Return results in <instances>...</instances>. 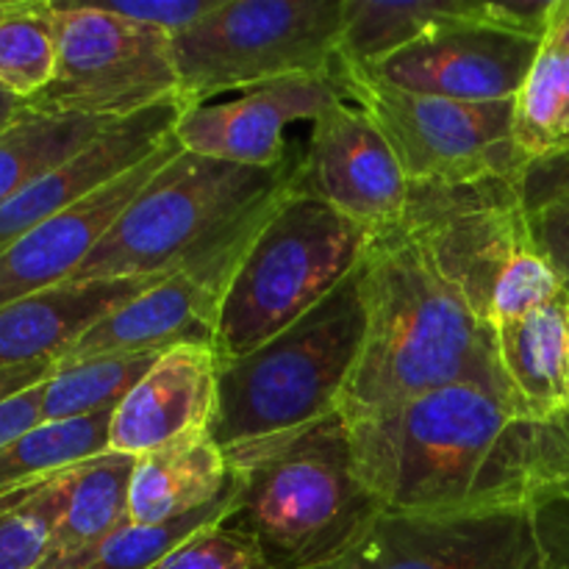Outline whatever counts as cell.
<instances>
[{"mask_svg": "<svg viewBox=\"0 0 569 569\" xmlns=\"http://www.w3.org/2000/svg\"><path fill=\"white\" fill-rule=\"evenodd\" d=\"M181 150L176 133L161 150H156L148 161L133 167L131 172L117 181L106 183L103 189L92 192L76 203L72 209L61 211L53 220L42 222L33 231L22 233L14 244L0 253V309L28 295L44 292V289L61 287L76 278L83 261L92 256L100 239L111 231L122 211L128 209L139 189Z\"/></svg>", "mask_w": 569, "mask_h": 569, "instance_id": "e0dca14e", "label": "cell"}, {"mask_svg": "<svg viewBox=\"0 0 569 569\" xmlns=\"http://www.w3.org/2000/svg\"><path fill=\"white\" fill-rule=\"evenodd\" d=\"M133 467V456L109 450L70 472L64 511L42 569H81L117 528L131 520Z\"/></svg>", "mask_w": 569, "mask_h": 569, "instance_id": "7402d4cb", "label": "cell"}, {"mask_svg": "<svg viewBox=\"0 0 569 569\" xmlns=\"http://www.w3.org/2000/svg\"><path fill=\"white\" fill-rule=\"evenodd\" d=\"M178 98L172 37L98 3H56V76L28 109L120 122Z\"/></svg>", "mask_w": 569, "mask_h": 569, "instance_id": "30bf717a", "label": "cell"}, {"mask_svg": "<svg viewBox=\"0 0 569 569\" xmlns=\"http://www.w3.org/2000/svg\"><path fill=\"white\" fill-rule=\"evenodd\" d=\"M337 94L342 89L333 76L287 78L250 89L237 100L183 109L172 133L187 153L270 170L289 159L283 131L292 122H315Z\"/></svg>", "mask_w": 569, "mask_h": 569, "instance_id": "9a60e30c", "label": "cell"}, {"mask_svg": "<svg viewBox=\"0 0 569 569\" xmlns=\"http://www.w3.org/2000/svg\"><path fill=\"white\" fill-rule=\"evenodd\" d=\"M400 228L492 331L567 292L533 242L522 178L411 187Z\"/></svg>", "mask_w": 569, "mask_h": 569, "instance_id": "8992f818", "label": "cell"}, {"mask_svg": "<svg viewBox=\"0 0 569 569\" xmlns=\"http://www.w3.org/2000/svg\"><path fill=\"white\" fill-rule=\"evenodd\" d=\"M228 487L226 453L211 433H198L137 459L128 517L131 522L178 520L220 500Z\"/></svg>", "mask_w": 569, "mask_h": 569, "instance_id": "44dd1931", "label": "cell"}, {"mask_svg": "<svg viewBox=\"0 0 569 569\" xmlns=\"http://www.w3.org/2000/svg\"><path fill=\"white\" fill-rule=\"evenodd\" d=\"M333 81L381 128L411 187H467L526 176L528 161L515 142V100L465 103L409 92L339 61Z\"/></svg>", "mask_w": 569, "mask_h": 569, "instance_id": "9c48e42d", "label": "cell"}, {"mask_svg": "<svg viewBox=\"0 0 569 569\" xmlns=\"http://www.w3.org/2000/svg\"><path fill=\"white\" fill-rule=\"evenodd\" d=\"M217 406V353L206 342L164 350L111 415L109 450L142 456L209 433Z\"/></svg>", "mask_w": 569, "mask_h": 569, "instance_id": "ac0fdd59", "label": "cell"}, {"mask_svg": "<svg viewBox=\"0 0 569 569\" xmlns=\"http://www.w3.org/2000/svg\"><path fill=\"white\" fill-rule=\"evenodd\" d=\"M361 300L365 342L337 409L348 426L456 383L517 406L495 331L431 270L403 228L376 233L367 244Z\"/></svg>", "mask_w": 569, "mask_h": 569, "instance_id": "7a4b0ae2", "label": "cell"}, {"mask_svg": "<svg viewBox=\"0 0 569 569\" xmlns=\"http://www.w3.org/2000/svg\"><path fill=\"white\" fill-rule=\"evenodd\" d=\"M526 206L531 214L533 242L569 295V183L528 200Z\"/></svg>", "mask_w": 569, "mask_h": 569, "instance_id": "1f68e13d", "label": "cell"}, {"mask_svg": "<svg viewBox=\"0 0 569 569\" xmlns=\"http://www.w3.org/2000/svg\"><path fill=\"white\" fill-rule=\"evenodd\" d=\"M159 356L161 353L109 356V359L56 367V372L44 383L42 420H70V417L117 409Z\"/></svg>", "mask_w": 569, "mask_h": 569, "instance_id": "83f0119b", "label": "cell"}, {"mask_svg": "<svg viewBox=\"0 0 569 569\" xmlns=\"http://www.w3.org/2000/svg\"><path fill=\"white\" fill-rule=\"evenodd\" d=\"M300 156L239 167L178 150L128 203L70 283L167 278L211 259L248 253L292 192Z\"/></svg>", "mask_w": 569, "mask_h": 569, "instance_id": "3957f363", "label": "cell"}, {"mask_svg": "<svg viewBox=\"0 0 569 569\" xmlns=\"http://www.w3.org/2000/svg\"><path fill=\"white\" fill-rule=\"evenodd\" d=\"M550 11H553V0H509V3H489L487 0V20L492 26L537 39V42H542L548 33Z\"/></svg>", "mask_w": 569, "mask_h": 569, "instance_id": "836d02e7", "label": "cell"}, {"mask_svg": "<svg viewBox=\"0 0 569 569\" xmlns=\"http://www.w3.org/2000/svg\"><path fill=\"white\" fill-rule=\"evenodd\" d=\"M295 189L376 237L403 226L411 183L381 128L345 94H337L311 122Z\"/></svg>", "mask_w": 569, "mask_h": 569, "instance_id": "7c38bea8", "label": "cell"}, {"mask_svg": "<svg viewBox=\"0 0 569 569\" xmlns=\"http://www.w3.org/2000/svg\"><path fill=\"white\" fill-rule=\"evenodd\" d=\"M181 111V100L170 98L128 120L111 122L72 159L33 178L14 198L0 206V253L14 244L22 233L53 220L61 211L72 209L83 198L103 189L106 183L117 181L133 167L148 161L156 150L170 142Z\"/></svg>", "mask_w": 569, "mask_h": 569, "instance_id": "2e32d148", "label": "cell"}, {"mask_svg": "<svg viewBox=\"0 0 569 569\" xmlns=\"http://www.w3.org/2000/svg\"><path fill=\"white\" fill-rule=\"evenodd\" d=\"M109 126L111 122L92 117L39 114L28 109V114L0 137V206L33 178L72 159Z\"/></svg>", "mask_w": 569, "mask_h": 569, "instance_id": "d4e9b609", "label": "cell"}, {"mask_svg": "<svg viewBox=\"0 0 569 569\" xmlns=\"http://www.w3.org/2000/svg\"><path fill=\"white\" fill-rule=\"evenodd\" d=\"M542 48L569 56V0H553V11H550L548 33L542 39Z\"/></svg>", "mask_w": 569, "mask_h": 569, "instance_id": "74e56055", "label": "cell"}, {"mask_svg": "<svg viewBox=\"0 0 569 569\" xmlns=\"http://www.w3.org/2000/svg\"><path fill=\"white\" fill-rule=\"evenodd\" d=\"M56 76V3L0 0V83L31 100Z\"/></svg>", "mask_w": 569, "mask_h": 569, "instance_id": "4316f807", "label": "cell"}, {"mask_svg": "<svg viewBox=\"0 0 569 569\" xmlns=\"http://www.w3.org/2000/svg\"><path fill=\"white\" fill-rule=\"evenodd\" d=\"M37 487H39V483H37ZM37 487H26V489H17V492L3 495V498H0V515H6V511L14 509L17 503H22V500H26L28 495H31Z\"/></svg>", "mask_w": 569, "mask_h": 569, "instance_id": "ab89813d", "label": "cell"}, {"mask_svg": "<svg viewBox=\"0 0 569 569\" xmlns=\"http://www.w3.org/2000/svg\"><path fill=\"white\" fill-rule=\"evenodd\" d=\"M26 114H28V100H22L20 94H14L9 87L0 83V137H3L9 128H14Z\"/></svg>", "mask_w": 569, "mask_h": 569, "instance_id": "f35d334b", "label": "cell"}, {"mask_svg": "<svg viewBox=\"0 0 569 569\" xmlns=\"http://www.w3.org/2000/svg\"><path fill=\"white\" fill-rule=\"evenodd\" d=\"M569 183V156L556 161H545V164H531L522 176V194L528 200L539 198V194L550 192L556 187H567Z\"/></svg>", "mask_w": 569, "mask_h": 569, "instance_id": "d590c367", "label": "cell"}, {"mask_svg": "<svg viewBox=\"0 0 569 569\" xmlns=\"http://www.w3.org/2000/svg\"><path fill=\"white\" fill-rule=\"evenodd\" d=\"M98 6L128 22L178 37V33L203 22L209 14H214L222 0H109V3Z\"/></svg>", "mask_w": 569, "mask_h": 569, "instance_id": "d6a6232c", "label": "cell"}, {"mask_svg": "<svg viewBox=\"0 0 569 569\" xmlns=\"http://www.w3.org/2000/svg\"><path fill=\"white\" fill-rule=\"evenodd\" d=\"M44 383L26 389V392L11 395L9 400L0 403V450L20 439L22 433L31 431L33 426L42 422V400H44Z\"/></svg>", "mask_w": 569, "mask_h": 569, "instance_id": "e575fe53", "label": "cell"}, {"mask_svg": "<svg viewBox=\"0 0 569 569\" xmlns=\"http://www.w3.org/2000/svg\"><path fill=\"white\" fill-rule=\"evenodd\" d=\"M56 372L53 361H39V365H26V367H9V370H0V403L9 400L11 395L26 392V389L37 387V383L48 381Z\"/></svg>", "mask_w": 569, "mask_h": 569, "instance_id": "8d00e7d4", "label": "cell"}, {"mask_svg": "<svg viewBox=\"0 0 569 569\" xmlns=\"http://www.w3.org/2000/svg\"><path fill=\"white\" fill-rule=\"evenodd\" d=\"M495 345L517 406L539 420H569V295L495 328Z\"/></svg>", "mask_w": 569, "mask_h": 569, "instance_id": "ffe728a7", "label": "cell"}, {"mask_svg": "<svg viewBox=\"0 0 569 569\" xmlns=\"http://www.w3.org/2000/svg\"><path fill=\"white\" fill-rule=\"evenodd\" d=\"M342 0H222L214 14L172 37L183 109L233 89L287 78H331Z\"/></svg>", "mask_w": 569, "mask_h": 569, "instance_id": "ba28073f", "label": "cell"}, {"mask_svg": "<svg viewBox=\"0 0 569 569\" xmlns=\"http://www.w3.org/2000/svg\"><path fill=\"white\" fill-rule=\"evenodd\" d=\"M361 264L317 309L242 359H217L211 439L231 450L272 442L337 415L365 342Z\"/></svg>", "mask_w": 569, "mask_h": 569, "instance_id": "5b68a950", "label": "cell"}, {"mask_svg": "<svg viewBox=\"0 0 569 569\" xmlns=\"http://www.w3.org/2000/svg\"><path fill=\"white\" fill-rule=\"evenodd\" d=\"M550 511H381L353 548L320 569H550L567 561L550 533Z\"/></svg>", "mask_w": 569, "mask_h": 569, "instance_id": "8fae6325", "label": "cell"}, {"mask_svg": "<svg viewBox=\"0 0 569 569\" xmlns=\"http://www.w3.org/2000/svg\"><path fill=\"white\" fill-rule=\"evenodd\" d=\"M111 411L42 420L0 450V495L37 487L109 453Z\"/></svg>", "mask_w": 569, "mask_h": 569, "instance_id": "cb8c5ba5", "label": "cell"}, {"mask_svg": "<svg viewBox=\"0 0 569 569\" xmlns=\"http://www.w3.org/2000/svg\"><path fill=\"white\" fill-rule=\"evenodd\" d=\"M539 50L542 42L537 39L503 31L487 20L459 22L361 70L409 92L500 103L517 98Z\"/></svg>", "mask_w": 569, "mask_h": 569, "instance_id": "4fadbf2b", "label": "cell"}, {"mask_svg": "<svg viewBox=\"0 0 569 569\" xmlns=\"http://www.w3.org/2000/svg\"><path fill=\"white\" fill-rule=\"evenodd\" d=\"M237 515V492L233 483L220 500L211 506L192 511L187 517L167 522H131L117 528L109 539L98 548V553L81 569H153L161 559L172 553L178 545L187 542L189 537L206 526L231 520Z\"/></svg>", "mask_w": 569, "mask_h": 569, "instance_id": "f1b7e54d", "label": "cell"}, {"mask_svg": "<svg viewBox=\"0 0 569 569\" xmlns=\"http://www.w3.org/2000/svg\"><path fill=\"white\" fill-rule=\"evenodd\" d=\"M244 253L220 256L206 264L172 272L94 322L56 367L109 356L164 353L176 345L214 342L222 295Z\"/></svg>", "mask_w": 569, "mask_h": 569, "instance_id": "5bb4252c", "label": "cell"}, {"mask_svg": "<svg viewBox=\"0 0 569 569\" xmlns=\"http://www.w3.org/2000/svg\"><path fill=\"white\" fill-rule=\"evenodd\" d=\"M237 492L231 522L250 533L278 569H320L381 515L353 470L342 415L272 442L226 453Z\"/></svg>", "mask_w": 569, "mask_h": 569, "instance_id": "277c9868", "label": "cell"}, {"mask_svg": "<svg viewBox=\"0 0 569 569\" xmlns=\"http://www.w3.org/2000/svg\"><path fill=\"white\" fill-rule=\"evenodd\" d=\"M153 569H278L253 537L237 522L200 528Z\"/></svg>", "mask_w": 569, "mask_h": 569, "instance_id": "4dcf8cb0", "label": "cell"}, {"mask_svg": "<svg viewBox=\"0 0 569 569\" xmlns=\"http://www.w3.org/2000/svg\"><path fill=\"white\" fill-rule=\"evenodd\" d=\"M481 20L487 0H342L337 61L376 67L442 28Z\"/></svg>", "mask_w": 569, "mask_h": 569, "instance_id": "603a6c76", "label": "cell"}, {"mask_svg": "<svg viewBox=\"0 0 569 569\" xmlns=\"http://www.w3.org/2000/svg\"><path fill=\"white\" fill-rule=\"evenodd\" d=\"M515 142L528 167L569 156V56L539 50L515 98Z\"/></svg>", "mask_w": 569, "mask_h": 569, "instance_id": "484cf974", "label": "cell"}, {"mask_svg": "<svg viewBox=\"0 0 569 569\" xmlns=\"http://www.w3.org/2000/svg\"><path fill=\"white\" fill-rule=\"evenodd\" d=\"M356 478L395 515L569 509V420H539L472 383L353 422Z\"/></svg>", "mask_w": 569, "mask_h": 569, "instance_id": "6da1fadb", "label": "cell"}, {"mask_svg": "<svg viewBox=\"0 0 569 569\" xmlns=\"http://www.w3.org/2000/svg\"><path fill=\"white\" fill-rule=\"evenodd\" d=\"M161 278H122V281L61 283L28 295L0 309V370L9 367L59 365L67 350L98 320L142 295Z\"/></svg>", "mask_w": 569, "mask_h": 569, "instance_id": "d6986e66", "label": "cell"}, {"mask_svg": "<svg viewBox=\"0 0 569 569\" xmlns=\"http://www.w3.org/2000/svg\"><path fill=\"white\" fill-rule=\"evenodd\" d=\"M70 472L39 483L22 503L0 515V569H42L64 511Z\"/></svg>", "mask_w": 569, "mask_h": 569, "instance_id": "f546056e", "label": "cell"}, {"mask_svg": "<svg viewBox=\"0 0 569 569\" xmlns=\"http://www.w3.org/2000/svg\"><path fill=\"white\" fill-rule=\"evenodd\" d=\"M372 233L292 192L239 261L214 328L217 359H242L309 315L361 264Z\"/></svg>", "mask_w": 569, "mask_h": 569, "instance_id": "52a82bcc", "label": "cell"}, {"mask_svg": "<svg viewBox=\"0 0 569 569\" xmlns=\"http://www.w3.org/2000/svg\"><path fill=\"white\" fill-rule=\"evenodd\" d=\"M550 569H569V559L567 561H559V565H553Z\"/></svg>", "mask_w": 569, "mask_h": 569, "instance_id": "60d3db41", "label": "cell"}]
</instances>
